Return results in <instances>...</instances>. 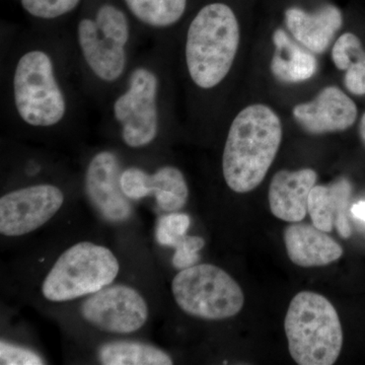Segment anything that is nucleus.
I'll return each mask as SVG.
<instances>
[{
  "mask_svg": "<svg viewBox=\"0 0 365 365\" xmlns=\"http://www.w3.org/2000/svg\"><path fill=\"white\" fill-rule=\"evenodd\" d=\"M295 121L311 134L347 130L356 121L357 107L337 86H327L309 103L295 106Z\"/></svg>",
  "mask_w": 365,
  "mask_h": 365,
  "instance_id": "obj_13",
  "label": "nucleus"
},
{
  "mask_svg": "<svg viewBox=\"0 0 365 365\" xmlns=\"http://www.w3.org/2000/svg\"><path fill=\"white\" fill-rule=\"evenodd\" d=\"M170 59V39L153 40L101 108L105 125L129 150L158 143L168 123Z\"/></svg>",
  "mask_w": 365,
  "mask_h": 365,
  "instance_id": "obj_3",
  "label": "nucleus"
},
{
  "mask_svg": "<svg viewBox=\"0 0 365 365\" xmlns=\"http://www.w3.org/2000/svg\"><path fill=\"white\" fill-rule=\"evenodd\" d=\"M122 160L116 151L102 150L88 160L85 170L86 196L110 222H126L132 215L130 199L120 187Z\"/></svg>",
  "mask_w": 365,
  "mask_h": 365,
  "instance_id": "obj_11",
  "label": "nucleus"
},
{
  "mask_svg": "<svg viewBox=\"0 0 365 365\" xmlns=\"http://www.w3.org/2000/svg\"><path fill=\"white\" fill-rule=\"evenodd\" d=\"M172 292L182 312L208 321L232 318L245 304L237 281L211 264H196L181 270L173 280Z\"/></svg>",
  "mask_w": 365,
  "mask_h": 365,
  "instance_id": "obj_8",
  "label": "nucleus"
},
{
  "mask_svg": "<svg viewBox=\"0 0 365 365\" xmlns=\"http://www.w3.org/2000/svg\"><path fill=\"white\" fill-rule=\"evenodd\" d=\"M240 41V24L232 7L222 1L200 7L182 42V62L191 85L200 91L222 85L234 66Z\"/></svg>",
  "mask_w": 365,
  "mask_h": 365,
  "instance_id": "obj_4",
  "label": "nucleus"
},
{
  "mask_svg": "<svg viewBox=\"0 0 365 365\" xmlns=\"http://www.w3.org/2000/svg\"><path fill=\"white\" fill-rule=\"evenodd\" d=\"M205 246V241L200 237L196 235H187L186 239L182 244L175 249L173 264L179 270H184L192 266L196 265L200 260L201 251Z\"/></svg>",
  "mask_w": 365,
  "mask_h": 365,
  "instance_id": "obj_24",
  "label": "nucleus"
},
{
  "mask_svg": "<svg viewBox=\"0 0 365 365\" xmlns=\"http://www.w3.org/2000/svg\"><path fill=\"white\" fill-rule=\"evenodd\" d=\"M83 318L104 332L130 334L145 325L148 306L143 295L126 285H109L91 294L81 309Z\"/></svg>",
  "mask_w": 365,
  "mask_h": 365,
  "instance_id": "obj_10",
  "label": "nucleus"
},
{
  "mask_svg": "<svg viewBox=\"0 0 365 365\" xmlns=\"http://www.w3.org/2000/svg\"><path fill=\"white\" fill-rule=\"evenodd\" d=\"M119 270L111 250L90 242H78L55 262L43 282V297L63 302L95 294L111 285Z\"/></svg>",
  "mask_w": 365,
  "mask_h": 365,
  "instance_id": "obj_7",
  "label": "nucleus"
},
{
  "mask_svg": "<svg viewBox=\"0 0 365 365\" xmlns=\"http://www.w3.org/2000/svg\"><path fill=\"white\" fill-rule=\"evenodd\" d=\"M67 29L86 97L101 109L130 68L144 35L120 0H85Z\"/></svg>",
  "mask_w": 365,
  "mask_h": 365,
  "instance_id": "obj_2",
  "label": "nucleus"
},
{
  "mask_svg": "<svg viewBox=\"0 0 365 365\" xmlns=\"http://www.w3.org/2000/svg\"><path fill=\"white\" fill-rule=\"evenodd\" d=\"M352 194V185L340 178L328 186L316 185L309 198V215L314 227L323 232H332L334 225L340 237L348 239L352 230L347 217V207Z\"/></svg>",
  "mask_w": 365,
  "mask_h": 365,
  "instance_id": "obj_17",
  "label": "nucleus"
},
{
  "mask_svg": "<svg viewBox=\"0 0 365 365\" xmlns=\"http://www.w3.org/2000/svg\"><path fill=\"white\" fill-rule=\"evenodd\" d=\"M290 260L300 267H321L339 260L342 247L314 225L294 222L283 234Z\"/></svg>",
  "mask_w": 365,
  "mask_h": 365,
  "instance_id": "obj_16",
  "label": "nucleus"
},
{
  "mask_svg": "<svg viewBox=\"0 0 365 365\" xmlns=\"http://www.w3.org/2000/svg\"><path fill=\"white\" fill-rule=\"evenodd\" d=\"M344 85L355 96L365 95V51L362 50L346 69Z\"/></svg>",
  "mask_w": 365,
  "mask_h": 365,
  "instance_id": "obj_26",
  "label": "nucleus"
},
{
  "mask_svg": "<svg viewBox=\"0 0 365 365\" xmlns=\"http://www.w3.org/2000/svg\"><path fill=\"white\" fill-rule=\"evenodd\" d=\"M282 140L279 117L268 106L242 109L228 129L222 153V175L235 193L253 191L263 182Z\"/></svg>",
  "mask_w": 365,
  "mask_h": 365,
  "instance_id": "obj_5",
  "label": "nucleus"
},
{
  "mask_svg": "<svg viewBox=\"0 0 365 365\" xmlns=\"http://www.w3.org/2000/svg\"><path fill=\"white\" fill-rule=\"evenodd\" d=\"M288 350L299 365H332L343 346L339 316L324 295L302 292L290 302L284 321Z\"/></svg>",
  "mask_w": 365,
  "mask_h": 365,
  "instance_id": "obj_6",
  "label": "nucleus"
},
{
  "mask_svg": "<svg viewBox=\"0 0 365 365\" xmlns=\"http://www.w3.org/2000/svg\"><path fill=\"white\" fill-rule=\"evenodd\" d=\"M64 203L59 187L48 182L9 192L0 199V232L21 237L44 225Z\"/></svg>",
  "mask_w": 365,
  "mask_h": 365,
  "instance_id": "obj_9",
  "label": "nucleus"
},
{
  "mask_svg": "<svg viewBox=\"0 0 365 365\" xmlns=\"http://www.w3.org/2000/svg\"><path fill=\"white\" fill-rule=\"evenodd\" d=\"M0 364L42 365L44 364V360L32 350L1 342L0 343Z\"/></svg>",
  "mask_w": 365,
  "mask_h": 365,
  "instance_id": "obj_25",
  "label": "nucleus"
},
{
  "mask_svg": "<svg viewBox=\"0 0 365 365\" xmlns=\"http://www.w3.org/2000/svg\"><path fill=\"white\" fill-rule=\"evenodd\" d=\"M316 170H283L274 175L269 187V205L275 217L283 222H300L306 217L312 189L316 186Z\"/></svg>",
  "mask_w": 365,
  "mask_h": 365,
  "instance_id": "obj_14",
  "label": "nucleus"
},
{
  "mask_svg": "<svg viewBox=\"0 0 365 365\" xmlns=\"http://www.w3.org/2000/svg\"><path fill=\"white\" fill-rule=\"evenodd\" d=\"M86 100L67 26L34 25L11 42L2 60V118L53 132L85 118Z\"/></svg>",
  "mask_w": 365,
  "mask_h": 365,
  "instance_id": "obj_1",
  "label": "nucleus"
},
{
  "mask_svg": "<svg viewBox=\"0 0 365 365\" xmlns=\"http://www.w3.org/2000/svg\"><path fill=\"white\" fill-rule=\"evenodd\" d=\"M119 181L127 198L140 200L153 196L158 205L167 212H177L188 201L186 178L174 165H160L153 172H148L137 165L124 167L122 163Z\"/></svg>",
  "mask_w": 365,
  "mask_h": 365,
  "instance_id": "obj_12",
  "label": "nucleus"
},
{
  "mask_svg": "<svg viewBox=\"0 0 365 365\" xmlns=\"http://www.w3.org/2000/svg\"><path fill=\"white\" fill-rule=\"evenodd\" d=\"M191 218L185 213H170L158 220L157 241L160 246L176 249L186 239Z\"/></svg>",
  "mask_w": 365,
  "mask_h": 365,
  "instance_id": "obj_22",
  "label": "nucleus"
},
{
  "mask_svg": "<svg viewBox=\"0 0 365 365\" xmlns=\"http://www.w3.org/2000/svg\"><path fill=\"white\" fill-rule=\"evenodd\" d=\"M285 23L294 39L313 53H324L343 25L342 13L333 4H325L314 13L299 7L285 11Z\"/></svg>",
  "mask_w": 365,
  "mask_h": 365,
  "instance_id": "obj_15",
  "label": "nucleus"
},
{
  "mask_svg": "<svg viewBox=\"0 0 365 365\" xmlns=\"http://www.w3.org/2000/svg\"><path fill=\"white\" fill-rule=\"evenodd\" d=\"M144 36L170 39L184 19L189 0H120Z\"/></svg>",
  "mask_w": 365,
  "mask_h": 365,
  "instance_id": "obj_18",
  "label": "nucleus"
},
{
  "mask_svg": "<svg viewBox=\"0 0 365 365\" xmlns=\"http://www.w3.org/2000/svg\"><path fill=\"white\" fill-rule=\"evenodd\" d=\"M359 135L360 138H361L362 143H364L365 146V113L362 115L361 120H360Z\"/></svg>",
  "mask_w": 365,
  "mask_h": 365,
  "instance_id": "obj_28",
  "label": "nucleus"
},
{
  "mask_svg": "<svg viewBox=\"0 0 365 365\" xmlns=\"http://www.w3.org/2000/svg\"><path fill=\"white\" fill-rule=\"evenodd\" d=\"M34 25L63 26L78 14L85 0H18Z\"/></svg>",
  "mask_w": 365,
  "mask_h": 365,
  "instance_id": "obj_21",
  "label": "nucleus"
},
{
  "mask_svg": "<svg viewBox=\"0 0 365 365\" xmlns=\"http://www.w3.org/2000/svg\"><path fill=\"white\" fill-rule=\"evenodd\" d=\"M351 213L355 218L365 222V201L354 204L351 208Z\"/></svg>",
  "mask_w": 365,
  "mask_h": 365,
  "instance_id": "obj_27",
  "label": "nucleus"
},
{
  "mask_svg": "<svg viewBox=\"0 0 365 365\" xmlns=\"http://www.w3.org/2000/svg\"><path fill=\"white\" fill-rule=\"evenodd\" d=\"M275 46L271 71L281 83H299L313 78L318 71V61L313 52L295 43L282 29L273 33Z\"/></svg>",
  "mask_w": 365,
  "mask_h": 365,
  "instance_id": "obj_19",
  "label": "nucleus"
},
{
  "mask_svg": "<svg viewBox=\"0 0 365 365\" xmlns=\"http://www.w3.org/2000/svg\"><path fill=\"white\" fill-rule=\"evenodd\" d=\"M98 360L105 365H170L172 357L153 346L132 341H115L101 346Z\"/></svg>",
  "mask_w": 365,
  "mask_h": 365,
  "instance_id": "obj_20",
  "label": "nucleus"
},
{
  "mask_svg": "<svg viewBox=\"0 0 365 365\" xmlns=\"http://www.w3.org/2000/svg\"><path fill=\"white\" fill-rule=\"evenodd\" d=\"M364 50L362 43L356 35L345 33L336 41L332 49L334 64L340 71H346L351 60Z\"/></svg>",
  "mask_w": 365,
  "mask_h": 365,
  "instance_id": "obj_23",
  "label": "nucleus"
}]
</instances>
